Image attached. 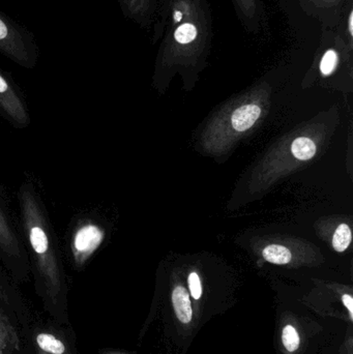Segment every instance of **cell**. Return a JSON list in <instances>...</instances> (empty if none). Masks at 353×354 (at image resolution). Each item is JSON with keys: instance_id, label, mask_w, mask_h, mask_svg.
<instances>
[{"instance_id": "4fadbf2b", "label": "cell", "mask_w": 353, "mask_h": 354, "mask_svg": "<svg viewBox=\"0 0 353 354\" xmlns=\"http://www.w3.org/2000/svg\"><path fill=\"white\" fill-rule=\"evenodd\" d=\"M338 64V55L334 50H329L323 55L321 62V71L325 76H329L335 71Z\"/></svg>"}, {"instance_id": "8fae6325", "label": "cell", "mask_w": 353, "mask_h": 354, "mask_svg": "<svg viewBox=\"0 0 353 354\" xmlns=\"http://www.w3.org/2000/svg\"><path fill=\"white\" fill-rule=\"evenodd\" d=\"M30 243L37 254H45L48 251L49 243L45 231L39 227H33L30 231Z\"/></svg>"}, {"instance_id": "5b68a950", "label": "cell", "mask_w": 353, "mask_h": 354, "mask_svg": "<svg viewBox=\"0 0 353 354\" xmlns=\"http://www.w3.org/2000/svg\"><path fill=\"white\" fill-rule=\"evenodd\" d=\"M172 304L176 317L182 324H190L193 318L190 295L184 287L178 286L172 292Z\"/></svg>"}, {"instance_id": "52a82bcc", "label": "cell", "mask_w": 353, "mask_h": 354, "mask_svg": "<svg viewBox=\"0 0 353 354\" xmlns=\"http://www.w3.org/2000/svg\"><path fill=\"white\" fill-rule=\"evenodd\" d=\"M263 257L267 262H271L274 264H283L289 263L292 261V252L287 248L283 247L280 245H269L263 250Z\"/></svg>"}, {"instance_id": "9a60e30c", "label": "cell", "mask_w": 353, "mask_h": 354, "mask_svg": "<svg viewBox=\"0 0 353 354\" xmlns=\"http://www.w3.org/2000/svg\"><path fill=\"white\" fill-rule=\"evenodd\" d=\"M342 301H343L344 306L347 308L348 312H350V319L353 320V299L352 295H344L342 297Z\"/></svg>"}, {"instance_id": "3957f363", "label": "cell", "mask_w": 353, "mask_h": 354, "mask_svg": "<svg viewBox=\"0 0 353 354\" xmlns=\"http://www.w3.org/2000/svg\"><path fill=\"white\" fill-rule=\"evenodd\" d=\"M29 338L35 354H76L68 338L57 328L35 326L31 328Z\"/></svg>"}, {"instance_id": "6da1fadb", "label": "cell", "mask_w": 353, "mask_h": 354, "mask_svg": "<svg viewBox=\"0 0 353 354\" xmlns=\"http://www.w3.org/2000/svg\"><path fill=\"white\" fill-rule=\"evenodd\" d=\"M31 316L24 306L0 295V354H21L26 348Z\"/></svg>"}, {"instance_id": "8992f818", "label": "cell", "mask_w": 353, "mask_h": 354, "mask_svg": "<svg viewBox=\"0 0 353 354\" xmlns=\"http://www.w3.org/2000/svg\"><path fill=\"white\" fill-rule=\"evenodd\" d=\"M260 114V107L254 104L242 106L232 114V127L238 132H245L256 122Z\"/></svg>"}, {"instance_id": "2e32d148", "label": "cell", "mask_w": 353, "mask_h": 354, "mask_svg": "<svg viewBox=\"0 0 353 354\" xmlns=\"http://www.w3.org/2000/svg\"><path fill=\"white\" fill-rule=\"evenodd\" d=\"M21 354H35L33 353L32 349L30 348V346H29V344L27 345L26 348L24 349V351H23Z\"/></svg>"}, {"instance_id": "5bb4252c", "label": "cell", "mask_w": 353, "mask_h": 354, "mask_svg": "<svg viewBox=\"0 0 353 354\" xmlns=\"http://www.w3.org/2000/svg\"><path fill=\"white\" fill-rule=\"evenodd\" d=\"M188 281L191 295H192L193 299L198 301L202 295V285H201L200 278L196 272H191Z\"/></svg>"}, {"instance_id": "7c38bea8", "label": "cell", "mask_w": 353, "mask_h": 354, "mask_svg": "<svg viewBox=\"0 0 353 354\" xmlns=\"http://www.w3.org/2000/svg\"><path fill=\"white\" fill-rule=\"evenodd\" d=\"M196 27L193 24H190V23L182 24V26L176 29L175 33H174V37H175L176 41L180 44L191 43V41L196 39Z\"/></svg>"}, {"instance_id": "30bf717a", "label": "cell", "mask_w": 353, "mask_h": 354, "mask_svg": "<svg viewBox=\"0 0 353 354\" xmlns=\"http://www.w3.org/2000/svg\"><path fill=\"white\" fill-rule=\"evenodd\" d=\"M282 343L288 353H294L298 351L300 344V336L298 330L292 326H286L282 332Z\"/></svg>"}, {"instance_id": "277c9868", "label": "cell", "mask_w": 353, "mask_h": 354, "mask_svg": "<svg viewBox=\"0 0 353 354\" xmlns=\"http://www.w3.org/2000/svg\"><path fill=\"white\" fill-rule=\"evenodd\" d=\"M103 239V233L97 227L86 226L81 228L75 237V249L82 255L93 253Z\"/></svg>"}, {"instance_id": "e0dca14e", "label": "cell", "mask_w": 353, "mask_h": 354, "mask_svg": "<svg viewBox=\"0 0 353 354\" xmlns=\"http://www.w3.org/2000/svg\"><path fill=\"white\" fill-rule=\"evenodd\" d=\"M352 20H353V14L352 12V15H350V33H353V28H352Z\"/></svg>"}, {"instance_id": "7a4b0ae2", "label": "cell", "mask_w": 353, "mask_h": 354, "mask_svg": "<svg viewBox=\"0 0 353 354\" xmlns=\"http://www.w3.org/2000/svg\"><path fill=\"white\" fill-rule=\"evenodd\" d=\"M0 53L23 66H35L39 56L35 35L1 10Z\"/></svg>"}, {"instance_id": "ba28073f", "label": "cell", "mask_w": 353, "mask_h": 354, "mask_svg": "<svg viewBox=\"0 0 353 354\" xmlns=\"http://www.w3.org/2000/svg\"><path fill=\"white\" fill-rule=\"evenodd\" d=\"M292 151L296 159L308 161L316 153V145L310 138L300 137L292 143Z\"/></svg>"}, {"instance_id": "9c48e42d", "label": "cell", "mask_w": 353, "mask_h": 354, "mask_svg": "<svg viewBox=\"0 0 353 354\" xmlns=\"http://www.w3.org/2000/svg\"><path fill=\"white\" fill-rule=\"evenodd\" d=\"M352 235L350 227L341 224L336 229L333 237V247L337 252H344L352 243Z\"/></svg>"}]
</instances>
